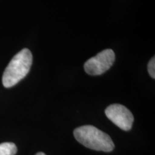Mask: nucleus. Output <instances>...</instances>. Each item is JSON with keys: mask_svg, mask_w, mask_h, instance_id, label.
<instances>
[{"mask_svg": "<svg viewBox=\"0 0 155 155\" xmlns=\"http://www.w3.org/2000/svg\"><path fill=\"white\" fill-rule=\"evenodd\" d=\"M32 64V54L28 48L17 53L9 62L2 75V84L11 88L22 81L30 72Z\"/></svg>", "mask_w": 155, "mask_h": 155, "instance_id": "nucleus-1", "label": "nucleus"}, {"mask_svg": "<svg viewBox=\"0 0 155 155\" xmlns=\"http://www.w3.org/2000/svg\"><path fill=\"white\" fill-rule=\"evenodd\" d=\"M76 140L87 148L109 152L114 149L111 137L104 131L91 125L82 126L73 131Z\"/></svg>", "mask_w": 155, "mask_h": 155, "instance_id": "nucleus-2", "label": "nucleus"}, {"mask_svg": "<svg viewBox=\"0 0 155 155\" xmlns=\"http://www.w3.org/2000/svg\"><path fill=\"white\" fill-rule=\"evenodd\" d=\"M114 61V52L111 49H106L88 59L84 64V70L88 75H99L111 68Z\"/></svg>", "mask_w": 155, "mask_h": 155, "instance_id": "nucleus-3", "label": "nucleus"}, {"mask_svg": "<svg viewBox=\"0 0 155 155\" xmlns=\"http://www.w3.org/2000/svg\"><path fill=\"white\" fill-rule=\"evenodd\" d=\"M106 116L116 126L124 131H129L134 122V116L127 107L121 104H111L105 110Z\"/></svg>", "mask_w": 155, "mask_h": 155, "instance_id": "nucleus-4", "label": "nucleus"}, {"mask_svg": "<svg viewBox=\"0 0 155 155\" xmlns=\"http://www.w3.org/2000/svg\"><path fill=\"white\" fill-rule=\"evenodd\" d=\"M17 152V146L12 142L0 144V155H15Z\"/></svg>", "mask_w": 155, "mask_h": 155, "instance_id": "nucleus-5", "label": "nucleus"}, {"mask_svg": "<svg viewBox=\"0 0 155 155\" xmlns=\"http://www.w3.org/2000/svg\"><path fill=\"white\" fill-rule=\"evenodd\" d=\"M148 72L152 78H155V58L153 57L148 63Z\"/></svg>", "mask_w": 155, "mask_h": 155, "instance_id": "nucleus-6", "label": "nucleus"}, {"mask_svg": "<svg viewBox=\"0 0 155 155\" xmlns=\"http://www.w3.org/2000/svg\"><path fill=\"white\" fill-rule=\"evenodd\" d=\"M35 155H46V154H44L43 152H38V153H37Z\"/></svg>", "mask_w": 155, "mask_h": 155, "instance_id": "nucleus-7", "label": "nucleus"}]
</instances>
